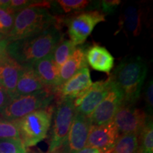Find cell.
Masks as SVG:
<instances>
[{
    "label": "cell",
    "mask_w": 153,
    "mask_h": 153,
    "mask_svg": "<svg viewBox=\"0 0 153 153\" xmlns=\"http://www.w3.org/2000/svg\"><path fill=\"white\" fill-rule=\"evenodd\" d=\"M140 149L139 135L133 133L120 135L110 153H137Z\"/></svg>",
    "instance_id": "20"
},
{
    "label": "cell",
    "mask_w": 153,
    "mask_h": 153,
    "mask_svg": "<svg viewBox=\"0 0 153 153\" xmlns=\"http://www.w3.org/2000/svg\"><path fill=\"white\" fill-rule=\"evenodd\" d=\"M92 84L89 68H84L55 89V98L75 100L87 92Z\"/></svg>",
    "instance_id": "11"
},
{
    "label": "cell",
    "mask_w": 153,
    "mask_h": 153,
    "mask_svg": "<svg viewBox=\"0 0 153 153\" xmlns=\"http://www.w3.org/2000/svg\"><path fill=\"white\" fill-rule=\"evenodd\" d=\"M10 99V96L9 95V94L7 93L4 88L0 85V112L4 108V107L7 106Z\"/></svg>",
    "instance_id": "30"
},
{
    "label": "cell",
    "mask_w": 153,
    "mask_h": 153,
    "mask_svg": "<svg viewBox=\"0 0 153 153\" xmlns=\"http://www.w3.org/2000/svg\"><path fill=\"white\" fill-rule=\"evenodd\" d=\"M55 99L54 89L45 88L31 94L11 99L0 115L6 120H19L35 111L50 106Z\"/></svg>",
    "instance_id": "5"
},
{
    "label": "cell",
    "mask_w": 153,
    "mask_h": 153,
    "mask_svg": "<svg viewBox=\"0 0 153 153\" xmlns=\"http://www.w3.org/2000/svg\"><path fill=\"white\" fill-rule=\"evenodd\" d=\"M9 43L7 38L0 40V60H1L6 55H8L7 53V47Z\"/></svg>",
    "instance_id": "31"
},
{
    "label": "cell",
    "mask_w": 153,
    "mask_h": 153,
    "mask_svg": "<svg viewBox=\"0 0 153 153\" xmlns=\"http://www.w3.org/2000/svg\"><path fill=\"white\" fill-rule=\"evenodd\" d=\"M112 87L113 83L109 76L106 80L93 83L87 92L74 100L76 112L89 117L101 101L108 95Z\"/></svg>",
    "instance_id": "10"
},
{
    "label": "cell",
    "mask_w": 153,
    "mask_h": 153,
    "mask_svg": "<svg viewBox=\"0 0 153 153\" xmlns=\"http://www.w3.org/2000/svg\"><path fill=\"white\" fill-rule=\"evenodd\" d=\"M0 153H27L21 140H0Z\"/></svg>",
    "instance_id": "24"
},
{
    "label": "cell",
    "mask_w": 153,
    "mask_h": 153,
    "mask_svg": "<svg viewBox=\"0 0 153 153\" xmlns=\"http://www.w3.org/2000/svg\"><path fill=\"white\" fill-rule=\"evenodd\" d=\"M54 107L50 106L16 120L20 140L25 148L33 146L47 137L52 123Z\"/></svg>",
    "instance_id": "4"
},
{
    "label": "cell",
    "mask_w": 153,
    "mask_h": 153,
    "mask_svg": "<svg viewBox=\"0 0 153 153\" xmlns=\"http://www.w3.org/2000/svg\"><path fill=\"white\" fill-rule=\"evenodd\" d=\"M137 153H145V152H143V151H142V150H140V149H139V150L138 151H137Z\"/></svg>",
    "instance_id": "35"
},
{
    "label": "cell",
    "mask_w": 153,
    "mask_h": 153,
    "mask_svg": "<svg viewBox=\"0 0 153 153\" xmlns=\"http://www.w3.org/2000/svg\"><path fill=\"white\" fill-rule=\"evenodd\" d=\"M32 68L44 87L55 89L59 86V70L51 54L34 63Z\"/></svg>",
    "instance_id": "16"
},
{
    "label": "cell",
    "mask_w": 153,
    "mask_h": 153,
    "mask_svg": "<svg viewBox=\"0 0 153 153\" xmlns=\"http://www.w3.org/2000/svg\"><path fill=\"white\" fill-rule=\"evenodd\" d=\"M140 149L145 153H153V126L152 117L149 118L139 135Z\"/></svg>",
    "instance_id": "22"
},
{
    "label": "cell",
    "mask_w": 153,
    "mask_h": 153,
    "mask_svg": "<svg viewBox=\"0 0 153 153\" xmlns=\"http://www.w3.org/2000/svg\"><path fill=\"white\" fill-rule=\"evenodd\" d=\"M50 1H36L35 3L17 12L12 28L7 38L13 42L40 33L57 25V18L48 11Z\"/></svg>",
    "instance_id": "3"
},
{
    "label": "cell",
    "mask_w": 153,
    "mask_h": 153,
    "mask_svg": "<svg viewBox=\"0 0 153 153\" xmlns=\"http://www.w3.org/2000/svg\"><path fill=\"white\" fill-rule=\"evenodd\" d=\"M85 52V47L76 48L71 56L61 66L59 69V86L68 81L82 68H87Z\"/></svg>",
    "instance_id": "17"
},
{
    "label": "cell",
    "mask_w": 153,
    "mask_h": 153,
    "mask_svg": "<svg viewBox=\"0 0 153 153\" xmlns=\"http://www.w3.org/2000/svg\"><path fill=\"white\" fill-rule=\"evenodd\" d=\"M16 13L9 8L0 9V32L6 37L12 28Z\"/></svg>",
    "instance_id": "25"
},
{
    "label": "cell",
    "mask_w": 153,
    "mask_h": 153,
    "mask_svg": "<svg viewBox=\"0 0 153 153\" xmlns=\"http://www.w3.org/2000/svg\"><path fill=\"white\" fill-rule=\"evenodd\" d=\"M89 117L76 112L72 126L59 153H77L85 148L91 128Z\"/></svg>",
    "instance_id": "9"
},
{
    "label": "cell",
    "mask_w": 153,
    "mask_h": 153,
    "mask_svg": "<svg viewBox=\"0 0 153 153\" xmlns=\"http://www.w3.org/2000/svg\"><path fill=\"white\" fill-rule=\"evenodd\" d=\"M57 20L66 24L70 41L77 46L85 43L97 24L105 22V15L99 11H87Z\"/></svg>",
    "instance_id": "7"
},
{
    "label": "cell",
    "mask_w": 153,
    "mask_h": 153,
    "mask_svg": "<svg viewBox=\"0 0 153 153\" xmlns=\"http://www.w3.org/2000/svg\"><path fill=\"white\" fill-rule=\"evenodd\" d=\"M44 85L36 75L34 70L30 68H24L22 74L17 82L16 90L12 98L21 96L31 94L45 89ZM11 98V99H12Z\"/></svg>",
    "instance_id": "18"
},
{
    "label": "cell",
    "mask_w": 153,
    "mask_h": 153,
    "mask_svg": "<svg viewBox=\"0 0 153 153\" xmlns=\"http://www.w3.org/2000/svg\"><path fill=\"white\" fill-rule=\"evenodd\" d=\"M76 48V45L70 40L62 39L57 44L53 51L52 55L53 61L58 70L72 55Z\"/></svg>",
    "instance_id": "21"
},
{
    "label": "cell",
    "mask_w": 153,
    "mask_h": 153,
    "mask_svg": "<svg viewBox=\"0 0 153 153\" xmlns=\"http://www.w3.org/2000/svg\"><path fill=\"white\" fill-rule=\"evenodd\" d=\"M36 1H30V0H10V4L8 8L13 11L16 13L23 10L26 7H29Z\"/></svg>",
    "instance_id": "28"
},
{
    "label": "cell",
    "mask_w": 153,
    "mask_h": 153,
    "mask_svg": "<svg viewBox=\"0 0 153 153\" xmlns=\"http://www.w3.org/2000/svg\"><path fill=\"white\" fill-rule=\"evenodd\" d=\"M7 38V37H6V36L4 35L3 33H1V32H0V40L4 39V38Z\"/></svg>",
    "instance_id": "34"
},
{
    "label": "cell",
    "mask_w": 153,
    "mask_h": 153,
    "mask_svg": "<svg viewBox=\"0 0 153 153\" xmlns=\"http://www.w3.org/2000/svg\"><path fill=\"white\" fill-rule=\"evenodd\" d=\"M119 136L114 121L101 126H91L86 147L97 148L102 153H110Z\"/></svg>",
    "instance_id": "13"
},
{
    "label": "cell",
    "mask_w": 153,
    "mask_h": 153,
    "mask_svg": "<svg viewBox=\"0 0 153 153\" xmlns=\"http://www.w3.org/2000/svg\"><path fill=\"white\" fill-rule=\"evenodd\" d=\"M23 70L24 68L9 55L0 60V85L6 89L11 99L14 96Z\"/></svg>",
    "instance_id": "14"
},
{
    "label": "cell",
    "mask_w": 153,
    "mask_h": 153,
    "mask_svg": "<svg viewBox=\"0 0 153 153\" xmlns=\"http://www.w3.org/2000/svg\"><path fill=\"white\" fill-rule=\"evenodd\" d=\"M65 13L82 11L88 7L91 1L86 0H59L55 1Z\"/></svg>",
    "instance_id": "26"
},
{
    "label": "cell",
    "mask_w": 153,
    "mask_h": 153,
    "mask_svg": "<svg viewBox=\"0 0 153 153\" xmlns=\"http://www.w3.org/2000/svg\"><path fill=\"white\" fill-rule=\"evenodd\" d=\"M3 139L20 140L16 120H8L0 118V140Z\"/></svg>",
    "instance_id": "23"
},
{
    "label": "cell",
    "mask_w": 153,
    "mask_h": 153,
    "mask_svg": "<svg viewBox=\"0 0 153 153\" xmlns=\"http://www.w3.org/2000/svg\"><path fill=\"white\" fill-rule=\"evenodd\" d=\"M62 39L60 28L53 25L40 33L10 42L7 53L23 68H30L37 61L52 54Z\"/></svg>",
    "instance_id": "1"
},
{
    "label": "cell",
    "mask_w": 153,
    "mask_h": 153,
    "mask_svg": "<svg viewBox=\"0 0 153 153\" xmlns=\"http://www.w3.org/2000/svg\"><path fill=\"white\" fill-rule=\"evenodd\" d=\"M148 72V67L140 57L124 58L111 73L113 85L123 96V104L135 105Z\"/></svg>",
    "instance_id": "2"
},
{
    "label": "cell",
    "mask_w": 153,
    "mask_h": 153,
    "mask_svg": "<svg viewBox=\"0 0 153 153\" xmlns=\"http://www.w3.org/2000/svg\"><path fill=\"white\" fill-rule=\"evenodd\" d=\"M123 102V96L113 85L108 95L89 116L91 126H101L113 121Z\"/></svg>",
    "instance_id": "12"
},
{
    "label": "cell",
    "mask_w": 153,
    "mask_h": 153,
    "mask_svg": "<svg viewBox=\"0 0 153 153\" xmlns=\"http://www.w3.org/2000/svg\"><path fill=\"white\" fill-rule=\"evenodd\" d=\"M77 153H102V152L97 148H90V147H85V148H83L82 150H80L79 152H78Z\"/></svg>",
    "instance_id": "32"
},
{
    "label": "cell",
    "mask_w": 153,
    "mask_h": 153,
    "mask_svg": "<svg viewBox=\"0 0 153 153\" xmlns=\"http://www.w3.org/2000/svg\"><path fill=\"white\" fill-rule=\"evenodd\" d=\"M46 153H51V152H46ZM54 153H59V152H58V151H57V152H54Z\"/></svg>",
    "instance_id": "36"
},
{
    "label": "cell",
    "mask_w": 153,
    "mask_h": 153,
    "mask_svg": "<svg viewBox=\"0 0 153 153\" xmlns=\"http://www.w3.org/2000/svg\"><path fill=\"white\" fill-rule=\"evenodd\" d=\"M142 15L141 9L138 7L134 5L128 7L120 16V28L133 36H139L141 30Z\"/></svg>",
    "instance_id": "19"
},
{
    "label": "cell",
    "mask_w": 153,
    "mask_h": 153,
    "mask_svg": "<svg viewBox=\"0 0 153 153\" xmlns=\"http://www.w3.org/2000/svg\"><path fill=\"white\" fill-rule=\"evenodd\" d=\"M87 64L96 71L109 74L114 66V57L105 47L94 44L86 48Z\"/></svg>",
    "instance_id": "15"
},
{
    "label": "cell",
    "mask_w": 153,
    "mask_h": 153,
    "mask_svg": "<svg viewBox=\"0 0 153 153\" xmlns=\"http://www.w3.org/2000/svg\"><path fill=\"white\" fill-rule=\"evenodd\" d=\"M53 109V123L49 141V152L54 153L62 148L76 114L74 100L57 99Z\"/></svg>",
    "instance_id": "6"
},
{
    "label": "cell",
    "mask_w": 153,
    "mask_h": 153,
    "mask_svg": "<svg viewBox=\"0 0 153 153\" xmlns=\"http://www.w3.org/2000/svg\"><path fill=\"white\" fill-rule=\"evenodd\" d=\"M145 112L148 116H152L153 109V82L152 79L148 82L145 91Z\"/></svg>",
    "instance_id": "27"
},
{
    "label": "cell",
    "mask_w": 153,
    "mask_h": 153,
    "mask_svg": "<svg viewBox=\"0 0 153 153\" xmlns=\"http://www.w3.org/2000/svg\"><path fill=\"white\" fill-rule=\"evenodd\" d=\"M10 0H0V9H7L8 8Z\"/></svg>",
    "instance_id": "33"
},
{
    "label": "cell",
    "mask_w": 153,
    "mask_h": 153,
    "mask_svg": "<svg viewBox=\"0 0 153 153\" xmlns=\"http://www.w3.org/2000/svg\"><path fill=\"white\" fill-rule=\"evenodd\" d=\"M145 111L137 108L135 105L122 104L115 115L114 123L119 135L133 133L140 135L149 118Z\"/></svg>",
    "instance_id": "8"
},
{
    "label": "cell",
    "mask_w": 153,
    "mask_h": 153,
    "mask_svg": "<svg viewBox=\"0 0 153 153\" xmlns=\"http://www.w3.org/2000/svg\"><path fill=\"white\" fill-rule=\"evenodd\" d=\"M120 1L114 0V1H101V6L102 9L106 13H111L116 9V7L120 4Z\"/></svg>",
    "instance_id": "29"
}]
</instances>
